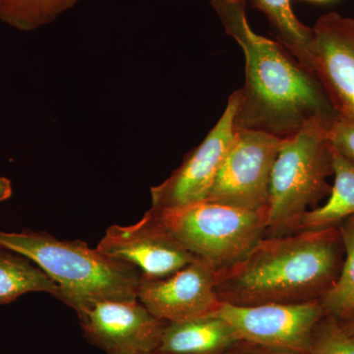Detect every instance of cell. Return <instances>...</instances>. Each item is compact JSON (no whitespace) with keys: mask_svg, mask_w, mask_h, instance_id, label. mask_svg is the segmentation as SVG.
Wrapping results in <instances>:
<instances>
[{"mask_svg":"<svg viewBox=\"0 0 354 354\" xmlns=\"http://www.w3.org/2000/svg\"><path fill=\"white\" fill-rule=\"evenodd\" d=\"M211 4L225 32L245 57L236 130H256L286 139L314 121L333 122L339 114L318 77L283 44L251 29L245 0H211Z\"/></svg>","mask_w":354,"mask_h":354,"instance_id":"obj_1","label":"cell"},{"mask_svg":"<svg viewBox=\"0 0 354 354\" xmlns=\"http://www.w3.org/2000/svg\"><path fill=\"white\" fill-rule=\"evenodd\" d=\"M344 260L339 227L265 236L243 259L216 272V295L236 306L315 301L337 283Z\"/></svg>","mask_w":354,"mask_h":354,"instance_id":"obj_2","label":"cell"},{"mask_svg":"<svg viewBox=\"0 0 354 354\" xmlns=\"http://www.w3.org/2000/svg\"><path fill=\"white\" fill-rule=\"evenodd\" d=\"M0 248L24 256L41 268L59 286L58 299L74 310L101 300L138 298L139 270L90 248L86 242L59 241L44 232L0 230Z\"/></svg>","mask_w":354,"mask_h":354,"instance_id":"obj_3","label":"cell"},{"mask_svg":"<svg viewBox=\"0 0 354 354\" xmlns=\"http://www.w3.org/2000/svg\"><path fill=\"white\" fill-rule=\"evenodd\" d=\"M330 125L314 121L283 140L272 167L266 236L295 234L302 216L330 195Z\"/></svg>","mask_w":354,"mask_h":354,"instance_id":"obj_4","label":"cell"},{"mask_svg":"<svg viewBox=\"0 0 354 354\" xmlns=\"http://www.w3.org/2000/svg\"><path fill=\"white\" fill-rule=\"evenodd\" d=\"M151 209L177 241L216 272L243 259L267 234L268 209L249 211L208 201Z\"/></svg>","mask_w":354,"mask_h":354,"instance_id":"obj_5","label":"cell"},{"mask_svg":"<svg viewBox=\"0 0 354 354\" xmlns=\"http://www.w3.org/2000/svg\"><path fill=\"white\" fill-rule=\"evenodd\" d=\"M283 140L256 130H236L206 201L249 211L268 209L272 167Z\"/></svg>","mask_w":354,"mask_h":354,"instance_id":"obj_6","label":"cell"},{"mask_svg":"<svg viewBox=\"0 0 354 354\" xmlns=\"http://www.w3.org/2000/svg\"><path fill=\"white\" fill-rule=\"evenodd\" d=\"M241 102V90L228 99L227 108L201 144L180 167L160 185L151 188L152 208L176 209L206 201L223 160L234 143L235 115Z\"/></svg>","mask_w":354,"mask_h":354,"instance_id":"obj_7","label":"cell"},{"mask_svg":"<svg viewBox=\"0 0 354 354\" xmlns=\"http://www.w3.org/2000/svg\"><path fill=\"white\" fill-rule=\"evenodd\" d=\"M215 315L227 321L241 341L307 354L314 330L326 311L320 300L254 306L221 304Z\"/></svg>","mask_w":354,"mask_h":354,"instance_id":"obj_8","label":"cell"},{"mask_svg":"<svg viewBox=\"0 0 354 354\" xmlns=\"http://www.w3.org/2000/svg\"><path fill=\"white\" fill-rule=\"evenodd\" d=\"M84 335L108 354L158 351L167 322L136 299L101 300L75 310Z\"/></svg>","mask_w":354,"mask_h":354,"instance_id":"obj_9","label":"cell"},{"mask_svg":"<svg viewBox=\"0 0 354 354\" xmlns=\"http://www.w3.org/2000/svg\"><path fill=\"white\" fill-rule=\"evenodd\" d=\"M97 248L136 268L144 279L167 278L196 259L151 209L134 225L109 227Z\"/></svg>","mask_w":354,"mask_h":354,"instance_id":"obj_10","label":"cell"},{"mask_svg":"<svg viewBox=\"0 0 354 354\" xmlns=\"http://www.w3.org/2000/svg\"><path fill=\"white\" fill-rule=\"evenodd\" d=\"M215 286V270L196 258L167 278H142L138 299L160 320L181 322L215 315L221 306Z\"/></svg>","mask_w":354,"mask_h":354,"instance_id":"obj_11","label":"cell"},{"mask_svg":"<svg viewBox=\"0 0 354 354\" xmlns=\"http://www.w3.org/2000/svg\"><path fill=\"white\" fill-rule=\"evenodd\" d=\"M313 29L317 77L335 113L354 118V19L330 12Z\"/></svg>","mask_w":354,"mask_h":354,"instance_id":"obj_12","label":"cell"},{"mask_svg":"<svg viewBox=\"0 0 354 354\" xmlns=\"http://www.w3.org/2000/svg\"><path fill=\"white\" fill-rule=\"evenodd\" d=\"M239 341L234 328L216 315L167 323L158 351L167 354H223Z\"/></svg>","mask_w":354,"mask_h":354,"instance_id":"obj_13","label":"cell"},{"mask_svg":"<svg viewBox=\"0 0 354 354\" xmlns=\"http://www.w3.org/2000/svg\"><path fill=\"white\" fill-rule=\"evenodd\" d=\"M330 150L335 181L329 199L302 216L297 232L339 227L354 216V165L332 145Z\"/></svg>","mask_w":354,"mask_h":354,"instance_id":"obj_14","label":"cell"},{"mask_svg":"<svg viewBox=\"0 0 354 354\" xmlns=\"http://www.w3.org/2000/svg\"><path fill=\"white\" fill-rule=\"evenodd\" d=\"M276 31L279 43L316 74L315 34L313 28L300 22L291 8L290 0H250ZM317 75V74H316Z\"/></svg>","mask_w":354,"mask_h":354,"instance_id":"obj_15","label":"cell"},{"mask_svg":"<svg viewBox=\"0 0 354 354\" xmlns=\"http://www.w3.org/2000/svg\"><path fill=\"white\" fill-rule=\"evenodd\" d=\"M29 292H48L57 299L59 286L31 260L0 248V306Z\"/></svg>","mask_w":354,"mask_h":354,"instance_id":"obj_16","label":"cell"},{"mask_svg":"<svg viewBox=\"0 0 354 354\" xmlns=\"http://www.w3.org/2000/svg\"><path fill=\"white\" fill-rule=\"evenodd\" d=\"M344 247V260L337 283L321 297L326 314L348 320L354 313V216L339 225Z\"/></svg>","mask_w":354,"mask_h":354,"instance_id":"obj_17","label":"cell"},{"mask_svg":"<svg viewBox=\"0 0 354 354\" xmlns=\"http://www.w3.org/2000/svg\"><path fill=\"white\" fill-rule=\"evenodd\" d=\"M80 0H0V20L14 29L34 31L53 22Z\"/></svg>","mask_w":354,"mask_h":354,"instance_id":"obj_18","label":"cell"},{"mask_svg":"<svg viewBox=\"0 0 354 354\" xmlns=\"http://www.w3.org/2000/svg\"><path fill=\"white\" fill-rule=\"evenodd\" d=\"M307 354H354V330L346 321L326 314L314 330Z\"/></svg>","mask_w":354,"mask_h":354,"instance_id":"obj_19","label":"cell"},{"mask_svg":"<svg viewBox=\"0 0 354 354\" xmlns=\"http://www.w3.org/2000/svg\"><path fill=\"white\" fill-rule=\"evenodd\" d=\"M329 141L337 152L354 165V118L337 115L329 127Z\"/></svg>","mask_w":354,"mask_h":354,"instance_id":"obj_20","label":"cell"},{"mask_svg":"<svg viewBox=\"0 0 354 354\" xmlns=\"http://www.w3.org/2000/svg\"><path fill=\"white\" fill-rule=\"evenodd\" d=\"M223 354H299L291 351L267 348L246 341H239Z\"/></svg>","mask_w":354,"mask_h":354,"instance_id":"obj_21","label":"cell"},{"mask_svg":"<svg viewBox=\"0 0 354 354\" xmlns=\"http://www.w3.org/2000/svg\"><path fill=\"white\" fill-rule=\"evenodd\" d=\"M12 195V184L6 177H0V203L6 201Z\"/></svg>","mask_w":354,"mask_h":354,"instance_id":"obj_22","label":"cell"},{"mask_svg":"<svg viewBox=\"0 0 354 354\" xmlns=\"http://www.w3.org/2000/svg\"><path fill=\"white\" fill-rule=\"evenodd\" d=\"M346 322L348 323V325L351 326V327L354 330V313L353 314V316L348 319V320H346Z\"/></svg>","mask_w":354,"mask_h":354,"instance_id":"obj_23","label":"cell"},{"mask_svg":"<svg viewBox=\"0 0 354 354\" xmlns=\"http://www.w3.org/2000/svg\"><path fill=\"white\" fill-rule=\"evenodd\" d=\"M310 1L326 2V1H330V0H310Z\"/></svg>","mask_w":354,"mask_h":354,"instance_id":"obj_24","label":"cell"},{"mask_svg":"<svg viewBox=\"0 0 354 354\" xmlns=\"http://www.w3.org/2000/svg\"><path fill=\"white\" fill-rule=\"evenodd\" d=\"M149 354H167V353H160V351H155V353H149Z\"/></svg>","mask_w":354,"mask_h":354,"instance_id":"obj_25","label":"cell"}]
</instances>
